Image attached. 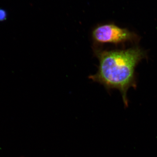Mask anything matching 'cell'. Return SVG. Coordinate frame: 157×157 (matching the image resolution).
Returning <instances> with one entry per match:
<instances>
[{
	"instance_id": "6da1fadb",
	"label": "cell",
	"mask_w": 157,
	"mask_h": 157,
	"mask_svg": "<svg viewBox=\"0 0 157 157\" xmlns=\"http://www.w3.org/2000/svg\"><path fill=\"white\" fill-rule=\"evenodd\" d=\"M94 52L99 60V67L97 73L89 78L107 90H118L125 106L128 107L127 92L129 88L136 86L135 68L146 57V52L139 47H134L110 51L95 48Z\"/></svg>"
},
{
	"instance_id": "7a4b0ae2",
	"label": "cell",
	"mask_w": 157,
	"mask_h": 157,
	"mask_svg": "<svg viewBox=\"0 0 157 157\" xmlns=\"http://www.w3.org/2000/svg\"><path fill=\"white\" fill-rule=\"evenodd\" d=\"M92 38L96 45L106 43L117 45L127 42H136L139 39L134 33L112 24L96 27L92 31Z\"/></svg>"
},
{
	"instance_id": "3957f363",
	"label": "cell",
	"mask_w": 157,
	"mask_h": 157,
	"mask_svg": "<svg viewBox=\"0 0 157 157\" xmlns=\"http://www.w3.org/2000/svg\"><path fill=\"white\" fill-rule=\"evenodd\" d=\"M6 17L5 13L2 11H0V21L4 20Z\"/></svg>"
},
{
	"instance_id": "277c9868",
	"label": "cell",
	"mask_w": 157,
	"mask_h": 157,
	"mask_svg": "<svg viewBox=\"0 0 157 157\" xmlns=\"http://www.w3.org/2000/svg\"><path fill=\"white\" fill-rule=\"evenodd\" d=\"M20 157H23V156H21Z\"/></svg>"
}]
</instances>
